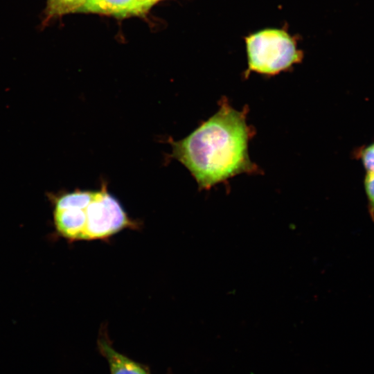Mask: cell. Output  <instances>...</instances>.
<instances>
[{
	"label": "cell",
	"mask_w": 374,
	"mask_h": 374,
	"mask_svg": "<svg viewBox=\"0 0 374 374\" xmlns=\"http://www.w3.org/2000/svg\"><path fill=\"white\" fill-rule=\"evenodd\" d=\"M247 107L234 109L226 98L218 111L188 136L172 142V157L181 163L199 189L208 190L242 173H260L249 158L248 145L255 134L247 123Z\"/></svg>",
	"instance_id": "1"
},
{
	"label": "cell",
	"mask_w": 374,
	"mask_h": 374,
	"mask_svg": "<svg viewBox=\"0 0 374 374\" xmlns=\"http://www.w3.org/2000/svg\"><path fill=\"white\" fill-rule=\"evenodd\" d=\"M51 200L55 231L71 242L106 240L124 229L139 227L105 185L100 190L54 195Z\"/></svg>",
	"instance_id": "2"
},
{
	"label": "cell",
	"mask_w": 374,
	"mask_h": 374,
	"mask_svg": "<svg viewBox=\"0 0 374 374\" xmlns=\"http://www.w3.org/2000/svg\"><path fill=\"white\" fill-rule=\"evenodd\" d=\"M245 44L248 63L245 78L251 72L274 75L288 71L303 57L296 39L283 29L253 33L245 37Z\"/></svg>",
	"instance_id": "3"
},
{
	"label": "cell",
	"mask_w": 374,
	"mask_h": 374,
	"mask_svg": "<svg viewBox=\"0 0 374 374\" xmlns=\"http://www.w3.org/2000/svg\"><path fill=\"white\" fill-rule=\"evenodd\" d=\"M97 345L99 353L108 363L110 374H151L147 366L116 350L106 332L100 334Z\"/></svg>",
	"instance_id": "4"
},
{
	"label": "cell",
	"mask_w": 374,
	"mask_h": 374,
	"mask_svg": "<svg viewBox=\"0 0 374 374\" xmlns=\"http://www.w3.org/2000/svg\"><path fill=\"white\" fill-rule=\"evenodd\" d=\"M82 11L125 17L145 11L138 0H87Z\"/></svg>",
	"instance_id": "5"
},
{
	"label": "cell",
	"mask_w": 374,
	"mask_h": 374,
	"mask_svg": "<svg viewBox=\"0 0 374 374\" xmlns=\"http://www.w3.org/2000/svg\"><path fill=\"white\" fill-rule=\"evenodd\" d=\"M87 0H47L46 14L48 18L74 11H82Z\"/></svg>",
	"instance_id": "6"
},
{
	"label": "cell",
	"mask_w": 374,
	"mask_h": 374,
	"mask_svg": "<svg viewBox=\"0 0 374 374\" xmlns=\"http://www.w3.org/2000/svg\"><path fill=\"white\" fill-rule=\"evenodd\" d=\"M364 185L368 201V213L372 221L374 222V172H366Z\"/></svg>",
	"instance_id": "7"
},
{
	"label": "cell",
	"mask_w": 374,
	"mask_h": 374,
	"mask_svg": "<svg viewBox=\"0 0 374 374\" xmlns=\"http://www.w3.org/2000/svg\"><path fill=\"white\" fill-rule=\"evenodd\" d=\"M356 155L362 161L366 172H374V143L358 150Z\"/></svg>",
	"instance_id": "8"
},
{
	"label": "cell",
	"mask_w": 374,
	"mask_h": 374,
	"mask_svg": "<svg viewBox=\"0 0 374 374\" xmlns=\"http://www.w3.org/2000/svg\"><path fill=\"white\" fill-rule=\"evenodd\" d=\"M141 7L146 11L148 8L152 6L156 1L159 0H138Z\"/></svg>",
	"instance_id": "9"
}]
</instances>
